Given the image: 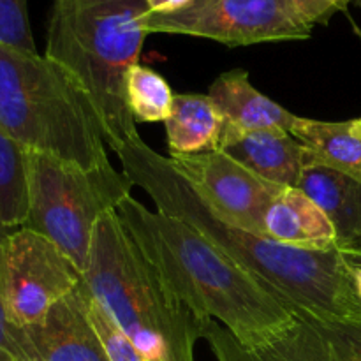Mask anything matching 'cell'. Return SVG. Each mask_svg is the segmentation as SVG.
Returning <instances> with one entry per match:
<instances>
[{
    "label": "cell",
    "mask_w": 361,
    "mask_h": 361,
    "mask_svg": "<svg viewBox=\"0 0 361 361\" xmlns=\"http://www.w3.org/2000/svg\"><path fill=\"white\" fill-rule=\"evenodd\" d=\"M171 162L215 214L233 226L263 236L264 212L282 187L259 178L222 150L180 155Z\"/></svg>",
    "instance_id": "9c48e42d"
},
{
    "label": "cell",
    "mask_w": 361,
    "mask_h": 361,
    "mask_svg": "<svg viewBox=\"0 0 361 361\" xmlns=\"http://www.w3.org/2000/svg\"><path fill=\"white\" fill-rule=\"evenodd\" d=\"M129 235L197 321H219L250 360H263L300 337V314L233 263L185 221L152 212L129 196L116 208Z\"/></svg>",
    "instance_id": "6da1fadb"
},
{
    "label": "cell",
    "mask_w": 361,
    "mask_h": 361,
    "mask_svg": "<svg viewBox=\"0 0 361 361\" xmlns=\"http://www.w3.org/2000/svg\"><path fill=\"white\" fill-rule=\"evenodd\" d=\"M208 97L226 126L236 129L291 130L296 120V115L254 88L245 69L222 73L212 83Z\"/></svg>",
    "instance_id": "4fadbf2b"
},
{
    "label": "cell",
    "mask_w": 361,
    "mask_h": 361,
    "mask_svg": "<svg viewBox=\"0 0 361 361\" xmlns=\"http://www.w3.org/2000/svg\"><path fill=\"white\" fill-rule=\"evenodd\" d=\"M21 361H109L88 314L85 281L32 326L16 328Z\"/></svg>",
    "instance_id": "30bf717a"
},
{
    "label": "cell",
    "mask_w": 361,
    "mask_h": 361,
    "mask_svg": "<svg viewBox=\"0 0 361 361\" xmlns=\"http://www.w3.org/2000/svg\"><path fill=\"white\" fill-rule=\"evenodd\" d=\"M190 0H147L148 13H169L187 6Z\"/></svg>",
    "instance_id": "484cf974"
},
{
    "label": "cell",
    "mask_w": 361,
    "mask_h": 361,
    "mask_svg": "<svg viewBox=\"0 0 361 361\" xmlns=\"http://www.w3.org/2000/svg\"><path fill=\"white\" fill-rule=\"evenodd\" d=\"M88 314H90L92 324L104 345L106 356L109 361H148L122 334V330L113 323L111 317L102 310V307L95 302L90 291H88Z\"/></svg>",
    "instance_id": "ffe728a7"
},
{
    "label": "cell",
    "mask_w": 361,
    "mask_h": 361,
    "mask_svg": "<svg viewBox=\"0 0 361 361\" xmlns=\"http://www.w3.org/2000/svg\"><path fill=\"white\" fill-rule=\"evenodd\" d=\"M219 150L279 187H298L312 162L309 148L282 129L243 130L224 123Z\"/></svg>",
    "instance_id": "8fae6325"
},
{
    "label": "cell",
    "mask_w": 361,
    "mask_h": 361,
    "mask_svg": "<svg viewBox=\"0 0 361 361\" xmlns=\"http://www.w3.org/2000/svg\"><path fill=\"white\" fill-rule=\"evenodd\" d=\"M147 0H53L46 53L88 92L113 150L140 137L126 76L140 63Z\"/></svg>",
    "instance_id": "277c9868"
},
{
    "label": "cell",
    "mask_w": 361,
    "mask_h": 361,
    "mask_svg": "<svg viewBox=\"0 0 361 361\" xmlns=\"http://www.w3.org/2000/svg\"><path fill=\"white\" fill-rule=\"evenodd\" d=\"M27 164L28 215L23 228L51 240L85 271L95 224L130 196L134 182L111 162L83 168L28 152Z\"/></svg>",
    "instance_id": "8992f818"
},
{
    "label": "cell",
    "mask_w": 361,
    "mask_h": 361,
    "mask_svg": "<svg viewBox=\"0 0 361 361\" xmlns=\"http://www.w3.org/2000/svg\"><path fill=\"white\" fill-rule=\"evenodd\" d=\"M127 106L136 123L166 122L171 113L173 94L168 81L154 69L136 63L126 76Z\"/></svg>",
    "instance_id": "d6986e66"
},
{
    "label": "cell",
    "mask_w": 361,
    "mask_h": 361,
    "mask_svg": "<svg viewBox=\"0 0 361 361\" xmlns=\"http://www.w3.org/2000/svg\"><path fill=\"white\" fill-rule=\"evenodd\" d=\"M83 281L148 361H194V345L201 337L196 316L141 252L116 210L95 224Z\"/></svg>",
    "instance_id": "3957f363"
},
{
    "label": "cell",
    "mask_w": 361,
    "mask_h": 361,
    "mask_svg": "<svg viewBox=\"0 0 361 361\" xmlns=\"http://www.w3.org/2000/svg\"><path fill=\"white\" fill-rule=\"evenodd\" d=\"M355 4H356V6L361 7V0H355Z\"/></svg>",
    "instance_id": "83f0119b"
},
{
    "label": "cell",
    "mask_w": 361,
    "mask_h": 361,
    "mask_svg": "<svg viewBox=\"0 0 361 361\" xmlns=\"http://www.w3.org/2000/svg\"><path fill=\"white\" fill-rule=\"evenodd\" d=\"M298 189L303 190L334 224L337 245L361 236V182L323 164H309Z\"/></svg>",
    "instance_id": "5bb4252c"
},
{
    "label": "cell",
    "mask_w": 361,
    "mask_h": 361,
    "mask_svg": "<svg viewBox=\"0 0 361 361\" xmlns=\"http://www.w3.org/2000/svg\"><path fill=\"white\" fill-rule=\"evenodd\" d=\"M303 330L268 361H361V316L316 317L300 314Z\"/></svg>",
    "instance_id": "9a60e30c"
},
{
    "label": "cell",
    "mask_w": 361,
    "mask_h": 361,
    "mask_svg": "<svg viewBox=\"0 0 361 361\" xmlns=\"http://www.w3.org/2000/svg\"><path fill=\"white\" fill-rule=\"evenodd\" d=\"M0 44L37 55L28 23L27 0H0Z\"/></svg>",
    "instance_id": "44dd1931"
},
{
    "label": "cell",
    "mask_w": 361,
    "mask_h": 361,
    "mask_svg": "<svg viewBox=\"0 0 361 361\" xmlns=\"http://www.w3.org/2000/svg\"><path fill=\"white\" fill-rule=\"evenodd\" d=\"M147 34L204 37L226 46L305 41L312 35L291 0H190L169 13H147Z\"/></svg>",
    "instance_id": "52a82bcc"
},
{
    "label": "cell",
    "mask_w": 361,
    "mask_h": 361,
    "mask_svg": "<svg viewBox=\"0 0 361 361\" xmlns=\"http://www.w3.org/2000/svg\"><path fill=\"white\" fill-rule=\"evenodd\" d=\"M11 231H13L11 228L0 226V245ZM0 361H21L20 345L14 337V326L7 319L2 298H0Z\"/></svg>",
    "instance_id": "cb8c5ba5"
},
{
    "label": "cell",
    "mask_w": 361,
    "mask_h": 361,
    "mask_svg": "<svg viewBox=\"0 0 361 361\" xmlns=\"http://www.w3.org/2000/svg\"><path fill=\"white\" fill-rule=\"evenodd\" d=\"M263 236L281 245L314 252L337 249L328 215L298 187H282L264 212Z\"/></svg>",
    "instance_id": "7c38bea8"
},
{
    "label": "cell",
    "mask_w": 361,
    "mask_h": 361,
    "mask_svg": "<svg viewBox=\"0 0 361 361\" xmlns=\"http://www.w3.org/2000/svg\"><path fill=\"white\" fill-rule=\"evenodd\" d=\"M291 2L300 16L314 27V25H328L335 14L348 9L349 4H355V0H291Z\"/></svg>",
    "instance_id": "603a6c76"
},
{
    "label": "cell",
    "mask_w": 361,
    "mask_h": 361,
    "mask_svg": "<svg viewBox=\"0 0 361 361\" xmlns=\"http://www.w3.org/2000/svg\"><path fill=\"white\" fill-rule=\"evenodd\" d=\"M164 127L173 159L219 150L224 120L208 95L178 94Z\"/></svg>",
    "instance_id": "2e32d148"
},
{
    "label": "cell",
    "mask_w": 361,
    "mask_h": 361,
    "mask_svg": "<svg viewBox=\"0 0 361 361\" xmlns=\"http://www.w3.org/2000/svg\"><path fill=\"white\" fill-rule=\"evenodd\" d=\"M348 267H349V270H351L353 281H355L356 293H358V296L361 300V267H351V264H348Z\"/></svg>",
    "instance_id": "4316f807"
},
{
    "label": "cell",
    "mask_w": 361,
    "mask_h": 361,
    "mask_svg": "<svg viewBox=\"0 0 361 361\" xmlns=\"http://www.w3.org/2000/svg\"><path fill=\"white\" fill-rule=\"evenodd\" d=\"M337 250L344 257L345 263L351 264V267H361V236L351 243L337 245Z\"/></svg>",
    "instance_id": "d4e9b609"
},
{
    "label": "cell",
    "mask_w": 361,
    "mask_h": 361,
    "mask_svg": "<svg viewBox=\"0 0 361 361\" xmlns=\"http://www.w3.org/2000/svg\"><path fill=\"white\" fill-rule=\"evenodd\" d=\"M28 150L0 127V226L23 228L28 215Z\"/></svg>",
    "instance_id": "ac0fdd59"
},
{
    "label": "cell",
    "mask_w": 361,
    "mask_h": 361,
    "mask_svg": "<svg viewBox=\"0 0 361 361\" xmlns=\"http://www.w3.org/2000/svg\"><path fill=\"white\" fill-rule=\"evenodd\" d=\"M83 271L46 236L13 229L0 245V298L9 323L32 326L78 289Z\"/></svg>",
    "instance_id": "ba28073f"
},
{
    "label": "cell",
    "mask_w": 361,
    "mask_h": 361,
    "mask_svg": "<svg viewBox=\"0 0 361 361\" xmlns=\"http://www.w3.org/2000/svg\"><path fill=\"white\" fill-rule=\"evenodd\" d=\"M197 323H200L201 337L208 338L219 361H247L242 345L229 331L222 330V326L212 319L197 321Z\"/></svg>",
    "instance_id": "7402d4cb"
},
{
    "label": "cell",
    "mask_w": 361,
    "mask_h": 361,
    "mask_svg": "<svg viewBox=\"0 0 361 361\" xmlns=\"http://www.w3.org/2000/svg\"><path fill=\"white\" fill-rule=\"evenodd\" d=\"M115 154L134 185L154 200L157 212L185 221L298 314L345 319L361 316L351 270L337 249L330 252L293 249L233 226L212 210L171 159L148 147L141 136Z\"/></svg>",
    "instance_id": "7a4b0ae2"
},
{
    "label": "cell",
    "mask_w": 361,
    "mask_h": 361,
    "mask_svg": "<svg viewBox=\"0 0 361 361\" xmlns=\"http://www.w3.org/2000/svg\"><path fill=\"white\" fill-rule=\"evenodd\" d=\"M0 127L28 152L83 168L109 164L101 116L88 92L39 53L0 44Z\"/></svg>",
    "instance_id": "5b68a950"
},
{
    "label": "cell",
    "mask_w": 361,
    "mask_h": 361,
    "mask_svg": "<svg viewBox=\"0 0 361 361\" xmlns=\"http://www.w3.org/2000/svg\"><path fill=\"white\" fill-rule=\"evenodd\" d=\"M289 133L312 154L310 164H323L361 182V118L319 122L296 116Z\"/></svg>",
    "instance_id": "e0dca14e"
}]
</instances>
